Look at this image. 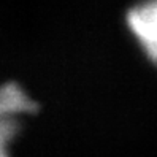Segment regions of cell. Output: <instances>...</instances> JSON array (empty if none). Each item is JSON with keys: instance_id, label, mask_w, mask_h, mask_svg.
<instances>
[{"instance_id": "2", "label": "cell", "mask_w": 157, "mask_h": 157, "mask_svg": "<svg viewBox=\"0 0 157 157\" xmlns=\"http://www.w3.org/2000/svg\"><path fill=\"white\" fill-rule=\"evenodd\" d=\"M125 22L144 54L157 65V0H144L132 6Z\"/></svg>"}, {"instance_id": "1", "label": "cell", "mask_w": 157, "mask_h": 157, "mask_svg": "<svg viewBox=\"0 0 157 157\" xmlns=\"http://www.w3.org/2000/svg\"><path fill=\"white\" fill-rule=\"evenodd\" d=\"M40 111V103L17 79L0 82V157H11V144L22 130V119Z\"/></svg>"}]
</instances>
